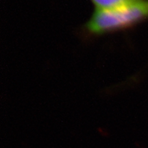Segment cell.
I'll list each match as a JSON object with an SVG mask.
<instances>
[{
	"instance_id": "cell-2",
	"label": "cell",
	"mask_w": 148,
	"mask_h": 148,
	"mask_svg": "<svg viewBox=\"0 0 148 148\" xmlns=\"http://www.w3.org/2000/svg\"><path fill=\"white\" fill-rule=\"evenodd\" d=\"M139 0H91L96 10H112L121 8Z\"/></svg>"
},
{
	"instance_id": "cell-1",
	"label": "cell",
	"mask_w": 148,
	"mask_h": 148,
	"mask_svg": "<svg viewBox=\"0 0 148 148\" xmlns=\"http://www.w3.org/2000/svg\"><path fill=\"white\" fill-rule=\"evenodd\" d=\"M147 18L148 0H139L121 8L96 10L84 27L98 36L130 28Z\"/></svg>"
}]
</instances>
